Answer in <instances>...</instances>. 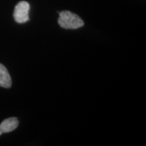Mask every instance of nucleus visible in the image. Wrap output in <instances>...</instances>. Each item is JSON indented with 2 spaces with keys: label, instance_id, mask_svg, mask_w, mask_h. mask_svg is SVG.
<instances>
[{
  "label": "nucleus",
  "instance_id": "nucleus-3",
  "mask_svg": "<svg viewBox=\"0 0 146 146\" xmlns=\"http://www.w3.org/2000/svg\"><path fill=\"white\" fill-rule=\"evenodd\" d=\"M18 120L15 117L7 118L0 124V130L2 133H10L15 130L18 127Z\"/></svg>",
  "mask_w": 146,
  "mask_h": 146
},
{
  "label": "nucleus",
  "instance_id": "nucleus-5",
  "mask_svg": "<svg viewBox=\"0 0 146 146\" xmlns=\"http://www.w3.org/2000/svg\"><path fill=\"white\" fill-rule=\"evenodd\" d=\"M2 133H2V132H1V130H0V135H1V134H2Z\"/></svg>",
  "mask_w": 146,
  "mask_h": 146
},
{
  "label": "nucleus",
  "instance_id": "nucleus-1",
  "mask_svg": "<svg viewBox=\"0 0 146 146\" xmlns=\"http://www.w3.org/2000/svg\"><path fill=\"white\" fill-rule=\"evenodd\" d=\"M58 24L62 28L65 29H76L84 25V22L76 14L70 11H62L59 12Z\"/></svg>",
  "mask_w": 146,
  "mask_h": 146
},
{
  "label": "nucleus",
  "instance_id": "nucleus-2",
  "mask_svg": "<svg viewBox=\"0 0 146 146\" xmlns=\"http://www.w3.org/2000/svg\"><path fill=\"white\" fill-rule=\"evenodd\" d=\"M30 5L27 1H22L17 3L14 11V18L16 23L22 24L29 21Z\"/></svg>",
  "mask_w": 146,
  "mask_h": 146
},
{
  "label": "nucleus",
  "instance_id": "nucleus-4",
  "mask_svg": "<svg viewBox=\"0 0 146 146\" xmlns=\"http://www.w3.org/2000/svg\"><path fill=\"white\" fill-rule=\"evenodd\" d=\"M12 85V80L10 74L5 67L0 64V87L10 88Z\"/></svg>",
  "mask_w": 146,
  "mask_h": 146
}]
</instances>
